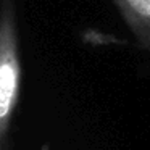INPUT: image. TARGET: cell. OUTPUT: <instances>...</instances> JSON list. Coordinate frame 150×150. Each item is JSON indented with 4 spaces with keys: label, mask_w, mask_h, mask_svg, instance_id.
Masks as SVG:
<instances>
[{
    "label": "cell",
    "mask_w": 150,
    "mask_h": 150,
    "mask_svg": "<svg viewBox=\"0 0 150 150\" xmlns=\"http://www.w3.org/2000/svg\"><path fill=\"white\" fill-rule=\"evenodd\" d=\"M21 87L15 0L0 4V150H11L10 131Z\"/></svg>",
    "instance_id": "obj_1"
},
{
    "label": "cell",
    "mask_w": 150,
    "mask_h": 150,
    "mask_svg": "<svg viewBox=\"0 0 150 150\" xmlns=\"http://www.w3.org/2000/svg\"><path fill=\"white\" fill-rule=\"evenodd\" d=\"M139 47L150 52V0H111Z\"/></svg>",
    "instance_id": "obj_2"
}]
</instances>
